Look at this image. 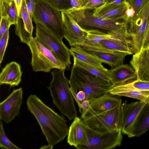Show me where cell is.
Returning <instances> with one entry per match:
<instances>
[{"mask_svg":"<svg viewBox=\"0 0 149 149\" xmlns=\"http://www.w3.org/2000/svg\"><path fill=\"white\" fill-rule=\"evenodd\" d=\"M64 10L71 16L84 29L89 28L87 31L94 28L92 31L100 33L99 29L106 31L107 33L127 26L129 19L125 14L114 18H104L93 15V12L83 7L71 8Z\"/></svg>","mask_w":149,"mask_h":149,"instance_id":"277c9868","label":"cell"},{"mask_svg":"<svg viewBox=\"0 0 149 149\" xmlns=\"http://www.w3.org/2000/svg\"><path fill=\"white\" fill-rule=\"evenodd\" d=\"M20 16L24 23V28L28 34L32 37L33 27L32 19L28 10L26 1L23 0L20 12Z\"/></svg>","mask_w":149,"mask_h":149,"instance_id":"4316f807","label":"cell"},{"mask_svg":"<svg viewBox=\"0 0 149 149\" xmlns=\"http://www.w3.org/2000/svg\"><path fill=\"white\" fill-rule=\"evenodd\" d=\"M107 0H83V7L89 10L94 9L104 4Z\"/></svg>","mask_w":149,"mask_h":149,"instance_id":"4dcf8cb0","label":"cell"},{"mask_svg":"<svg viewBox=\"0 0 149 149\" xmlns=\"http://www.w3.org/2000/svg\"><path fill=\"white\" fill-rule=\"evenodd\" d=\"M149 24V0H146L134 15L129 18L127 28L131 35L134 54L141 49Z\"/></svg>","mask_w":149,"mask_h":149,"instance_id":"52a82bcc","label":"cell"},{"mask_svg":"<svg viewBox=\"0 0 149 149\" xmlns=\"http://www.w3.org/2000/svg\"><path fill=\"white\" fill-rule=\"evenodd\" d=\"M109 92L115 95L136 99L146 103L149 102V91L139 90L116 86L112 87Z\"/></svg>","mask_w":149,"mask_h":149,"instance_id":"7402d4cb","label":"cell"},{"mask_svg":"<svg viewBox=\"0 0 149 149\" xmlns=\"http://www.w3.org/2000/svg\"><path fill=\"white\" fill-rule=\"evenodd\" d=\"M26 104L28 110L37 120L48 144L54 146L64 139L69 130L64 117L35 95L29 96Z\"/></svg>","mask_w":149,"mask_h":149,"instance_id":"6da1fadb","label":"cell"},{"mask_svg":"<svg viewBox=\"0 0 149 149\" xmlns=\"http://www.w3.org/2000/svg\"><path fill=\"white\" fill-rule=\"evenodd\" d=\"M100 35V43L103 46L116 51L126 52L129 55L134 54L132 38L127 26Z\"/></svg>","mask_w":149,"mask_h":149,"instance_id":"8fae6325","label":"cell"},{"mask_svg":"<svg viewBox=\"0 0 149 149\" xmlns=\"http://www.w3.org/2000/svg\"><path fill=\"white\" fill-rule=\"evenodd\" d=\"M8 28L0 38V63L2 62L7 46L9 38V30Z\"/></svg>","mask_w":149,"mask_h":149,"instance_id":"f546056e","label":"cell"},{"mask_svg":"<svg viewBox=\"0 0 149 149\" xmlns=\"http://www.w3.org/2000/svg\"><path fill=\"white\" fill-rule=\"evenodd\" d=\"M23 91L21 87L14 89L0 103V119L6 123L10 122L18 115L22 103Z\"/></svg>","mask_w":149,"mask_h":149,"instance_id":"5bb4252c","label":"cell"},{"mask_svg":"<svg viewBox=\"0 0 149 149\" xmlns=\"http://www.w3.org/2000/svg\"><path fill=\"white\" fill-rule=\"evenodd\" d=\"M54 146L48 144L47 145L43 146L41 147L40 148V149H52L53 148Z\"/></svg>","mask_w":149,"mask_h":149,"instance_id":"b9f144b4","label":"cell"},{"mask_svg":"<svg viewBox=\"0 0 149 149\" xmlns=\"http://www.w3.org/2000/svg\"><path fill=\"white\" fill-rule=\"evenodd\" d=\"M135 11L133 8L130 6L126 11L125 14L126 15L129 19L132 17L134 15Z\"/></svg>","mask_w":149,"mask_h":149,"instance_id":"74e56055","label":"cell"},{"mask_svg":"<svg viewBox=\"0 0 149 149\" xmlns=\"http://www.w3.org/2000/svg\"><path fill=\"white\" fill-rule=\"evenodd\" d=\"M0 147L1 149H21L11 142L6 136L4 130L1 120L0 123Z\"/></svg>","mask_w":149,"mask_h":149,"instance_id":"f1b7e54d","label":"cell"},{"mask_svg":"<svg viewBox=\"0 0 149 149\" xmlns=\"http://www.w3.org/2000/svg\"><path fill=\"white\" fill-rule=\"evenodd\" d=\"M120 96L109 92L93 99L89 103L88 108L81 113V118L84 120L102 113L120 105Z\"/></svg>","mask_w":149,"mask_h":149,"instance_id":"7c38bea8","label":"cell"},{"mask_svg":"<svg viewBox=\"0 0 149 149\" xmlns=\"http://www.w3.org/2000/svg\"><path fill=\"white\" fill-rule=\"evenodd\" d=\"M86 128L88 142L80 149H111L121 144L123 139L121 130L100 132L93 130L86 125Z\"/></svg>","mask_w":149,"mask_h":149,"instance_id":"30bf717a","label":"cell"},{"mask_svg":"<svg viewBox=\"0 0 149 149\" xmlns=\"http://www.w3.org/2000/svg\"><path fill=\"white\" fill-rule=\"evenodd\" d=\"M12 25L7 17L3 16L0 17V38Z\"/></svg>","mask_w":149,"mask_h":149,"instance_id":"d6a6232c","label":"cell"},{"mask_svg":"<svg viewBox=\"0 0 149 149\" xmlns=\"http://www.w3.org/2000/svg\"><path fill=\"white\" fill-rule=\"evenodd\" d=\"M127 1V0H107L105 3H120Z\"/></svg>","mask_w":149,"mask_h":149,"instance_id":"60d3db41","label":"cell"},{"mask_svg":"<svg viewBox=\"0 0 149 149\" xmlns=\"http://www.w3.org/2000/svg\"><path fill=\"white\" fill-rule=\"evenodd\" d=\"M16 5L17 8V11L19 16L20 14V10L22 5L23 0H13Z\"/></svg>","mask_w":149,"mask_h":149,"instance_id":"f35d334b","label":"cell"},{"mask_svg":"<svg viewBox=\"0 0 149 149\" xmlns=\"http://www.w3.org/2000/svg\"><path fill=\"white\" fill-rule=\"evenodd\" d=\"M148 130L149 102L146 104L135 121L132 130V136H139Z\"/></svg>","mask_w":149,"mask_h":149,"instance_id":"603a6c76","label":"cell"},{"mask_svg":"<svg viewBox=\"0 0 149 149\" xmlns=\"http://www.w3.org/2000/svg\"><path fill=\"white\" fill-rule=\"evenodd\" d=\"M88 52L96 57L102 63L109 65L111 68L123 64L125 56L129 55L126 52L116 51L108 48L103 51Z\"/></svg>","mask_w":149,"mask_h":149,"instance_id":"44dd1931","label":"cell"},{"mask_svg":"<svg viewBox=\"0 0 149 149\" xmlns=\"http://www.w3.org/2000/svg\"><path fill=\"white\" fill-rule=\"evenodd\" d=\"M0 17H7L12 25L17 23L19 16L15 2L12 0L10 3L0 1Z\"/></svg>","mask_w":149,"mask_h":149,"instance_id":"484cf974","label":"cell"},{"mask_svg":"<svg viewBox=\"0 0 149 149\" xmlns=\"http://www.w3.org/2000/svg\"><path fill=\"white\" fill-rule=\"evenodd\" d=\"M130 63L135 71L136 79L149 81V47L134 54Z\"/></svg>","mask_w":149,"mask_h":149,"instance_id":"e0dca14e","label":"cell"},{"mask_svg":"<svg viewBox=\"0 0 149 149\" xmlns=\"http://www.w3.org/2000/svg\"><path fill=\"white\" fill-rule=\"evenodd\" d=\"M64 30V37L71 47L79 46L85 40L87 31L64 10L60 11Z\"/></svg>","mask_w":149,"mask_h":149,"instance_id":"4fadbf2b","label":"cell"},{"mask_svg":"<svg viewBox=\"0 0 149 149\" xmlns=\"http://www.w3.org/2000/svg\"><path fill=\"white\" fill-rule=\"evenodd\" d=\"M22 72L20 65L15 61L7 64L0 74V85H9L10 87L18 85L21 81Z\"/></svg>","mask_w":149,"mask_h":149,"instance_id":"d6986e66","label":"cell"},{"mask_svg":"<svg viewBox=\"0 0 149 149\" xmlns=\"http://www.w3.org/2000/svg\"><path fill=\"white\" fill-rule=\"evenodd\" d=\"M32 54L31 64L35 72H49L53 68L65 70L67 67L47 48L33 37L27 45Z\"/></svg>","mask_w":149,"mask_h":149,"instance_id":"8992f818","label":"cell"},{"mask_svg":"<svg viewBox=\"0 0 149 149\" xmlns=\"http://www.w3.org/2000/svg\"><path fill=\"white\" fill-rule=\"evenodd\" d=\"M89 103V101L86 100H84L83 102L81 104L82 112L85 111L88 108Z\"/></svg>","mask_w":149,"mask_h":149,"instance_id":"ab89813d","label":"cell"},{"mask_svg":"<svg viewBox=\"0 0 149 149\" xmlns=\"http://www.w3.org/2000/svg\"><path fill=\"white\" fill-rule=\"evenodd\" d=\"M70 49L71 54L73 57L103 69L108 70L104 67L102 63L96 57L85 51L79 46L71 47Z\"/></svg>","mask_w":149,"mask_h":149,"instance_id":"cb8c5ba5","label":"cell"},{"mask_svg":"<svg viewBox=\"0 0 149 149\" xmlns=\"http://www.w3.org/2000/svg\"><path fill=\"white\" fill-rule=\"evenodd\" d=\"M117 86L139 90L149 91V81L137 79L130 81Z\"/></svg>","mask_w":149,"mask_h":149,"instance_id":"83f0119b","label":"cell"},{"mask_svg":"<svg viewBox=\"0 0 149 149\" xmlns=\"http://www.w3.org/2000/svg\"><path fill=\"white\" fill-rule=\"evenodd\" d=\"M107 72L112 87L136 79L134 69L127 64H123L111 70H108Z\"/></svg>","mask_w":149,"mask_h":149,"instance_id":"ac0fdd59","label":"cell"},{"mask_svg":"<svg viewBox=\"0 0 149 149\" xmlns=\"http://www.w3.org/2000/svg\"><path fill=\"white\" fill-rule=\"evenodd\" d=\"M146 0H127L130 6L133 8L135 12L141 7Z\"/></svg>","mask_w":149,"mask_h":149,"instance_id":"e575fe53","label":"cell"},{"mask_svg":"<svg viewBox=\"0 0 149 149\" xmlns=\"http://www.w3.org/2000/svg\"><path fill=\"white\" fill-rule=\"evenodd\" d=\"M38 41L49 49L57 58L63 62L67 68L71 64L69 49L49 31L39 24H36V37Z\"/></svg>","mask_w":149,"mask_h":149,"instance_id":"ba28073f","label":"cell"},{"mask_svg":"<svg viewBox=\"0 0 149 149\" xmlns=\"http://www.w3.org/2000/svg\"><path fill=\"white\" fill-rule=\"evenodd\" d=\"M81 0V1L83 2V0Z\"/></svg>","mask_w":149,"mask_h":149,"instance_id":"ee69618b","label":"cell"},{"mask_svg":"<svg viewBox=\"0 0 149 149\" xmlns=\"http://www.w3.org/2000/svg\"><path fill=\"white\" fill-rule=\"evenodd\" d=\"M67 142L77 149L85 146L88 142L86 125L83 120L77 116L69 128Z\"/></svg>","mask_w":149,"mask_h":149,"instance_id":"2e32d148","label":"cell"},{"mask_svg":"<svg viewBox=\"0 0 149 149\" xmlns=\"http://www.w3.org/2000/svg\"><path fill=\"white\" fill-rule=\"evenodd\" d=\"M33 18L36 24H40L62 41L64 33L61 11L48 0H37Z\"/></svg>","mask_w":149,"mask_h":149,"instance_id":"5b68a950","label":"cell"},{"mask_svg":"<svg viewBox=\"0 0 149 149\" xmlns=\"http://www.w3.org/2000/svg\"><path fill=\"white\" fill-rule=\"evenodd\" d=\"M73 58V65L81 68L91 74L105 81L111 82L108 75L107 70H105L96 66L80 61Z\"/></svg>","mask_w":149,"mask_h":149,"instance_id":"d4e9b609","label":"cell"},{"mask_svg":"<svg viewBox=\"0 0 149 149\" xmlns=\"http://www.w3.org/2000/svg\"><path fill=\"white\" fill-rule=\"evenodd\" d=\"M71 7L79 8L83 7V2L81 0H70Z\"/></svg>","mask_w":149,"mask_h":149,"instance_id":"8d00e7d4","label":"cell"},{"mask_svg":"<svg viewBox=\"0 0 149 149\" xmlns=\"http://www.w3.org/2000/svg\"><path fill=\"white\" fill-rule=\"evenodd\" d=\"M146 103L141 101L127 103L126 101L122 104V133L129 137H133L132 130L135 121Z\"/></svg>","mask_w":149,"mask_h":149,"instance_id":"9a60e30c","label":"cell"},{"mask_svg":"<svg viewBox=\"0 0 149 149\" xmlns=\"http://www.w3.org/2000/svg\"><path fill=\"white\" fill-rule=\"evenodd\" d=\"M148 47H149V24L145 35L142 49H146Z\"/></svg>","mask_w":149,"mask_h":149,"instance_id":"d590c367","label":"cell"},{"mask_svg":"<svg viewBox=\"0 0 149 149\" xmlns=\"http://www.w3.org/2000/svg\"><path fill=\"white\" fill-rule=\"evenodd\" d=\"M70 88L72 96L82 91L86 100L90 102L109 92L112 87L111 82L95 76L73 65L69 80Z\"/></svg>","mask_w":149,"mask_h":149,"instance_id":"7a4b0ae2","label":"cell"},{"mask_svg":"<svg viewBox=\"0 0 149 149\" xmlns=\"http://www.w3.org/2000/svg\"><path fill=\"white\" fill-rule=\"evenodd\" d=\"M122 104L100 114L83 120L91 129L100 132L121 130Z\"/></svg>","mask_w":149,"mask_h":149,"instance_id":"9c48e42d","label":"cell"},{"mask_svg":"<svg viewBox=\"0 0 149 149\" xmlns=\"http://www.w3.org/2000/svg\"><path fill=\"white\" fill-rule=\"evenodd\" d=\"M130 7L127 1L118 4L105 3L95 8L93 14L104 18H114L125 14L126 10Z\"/></svg>","mask_w":149,"mask_h":149,"instance_id":"ffe728a7","label":"cell"},{"mask_svg":"<svg viewBox=\"0 0 149 149\" xmlns=\"http://www.w3.org/2000/svg\"><path fill=\"white\" fill-rule=\"evenodd\" d=\"M12 0H0V1H5L8 3H10Z\"/></svg>","mask_w":149,"mask_h":149,"instance_id":"7bdbcfd3","label":"cell"},{"mask_svg":"<svg viewBox=\"0 0 149 149\" xmlns=\"http://www.w3.org/2000/svg\"><path fill=\"white\" fill-rule=\"evenodd\" d=\"M27 8L31 18L32 19L37 0H25Z\"/></svg>","mask_w":149,"mask_h":149,"instance_id":"836d02e7","label":"cell"},{"mask_svg":"<svg viewBox=\"0 0 149 149\" xmlns=\"http://www.w3.org/2000/svg\"><path fill=\"white\" fill-rule=\"evenodd\" d=\"M65 70L57 69L52 72V79L47 88L53 104L63 116L71 120L77 116V112L69 86V80L65 75Z\"/></svg>","mask_w":149,"mask_h":149,"instance_id":"3957f363","label":"cell"},{"mask_svg":"<svg viewBox=\"0 0 149 149\" xmlns=\"http://www.w3.org/2000/svg\"><path fill=\"white\" fill-rule=\"evenodd\" d=\"M60 11L68 9L71 7L70 0H48Z\"/></svg>","mask_w":149,"mask_h":149,"instance_id":"1f68e13d","label":"cell"}]
</instances>
